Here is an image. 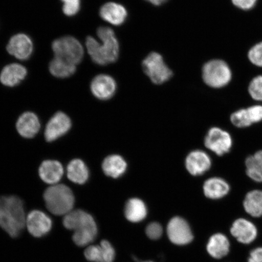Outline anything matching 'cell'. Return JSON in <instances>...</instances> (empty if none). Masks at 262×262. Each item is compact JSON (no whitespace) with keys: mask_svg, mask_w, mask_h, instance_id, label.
I'll list each match as a JSON object with an SVG mask.
<instances>
[{"mask_svg":"<svg viewBox=\"0 0 262 262\" xmlns=\"http://www.w3.org/2000/svg\"><path fill=\"white\" fill-rule=\"evenodd\" d=\"M97 35L101 43L92 37H87L86 40L92 60L101 66L114 63L119 58L120 47L114 31L110 28L100 27L98 29Z\"/></svg>","mask_w":262,"mask_h":262,"instance_id":"obj_1","label":"cell"},{"mask_svg":"<svg viewBox=\"0 0 262 262\" xmlns=\"http://www.w3.org/2000/svg\"><path fill=\"white\" fill-rule=\"evenodd\" d=\"M26 217L24 202L14 195L0 196V227L12 238L21 233Z\"/></svg>","mask_w":262,"mask_h":262,"instance_id":"obj_2","label":"cell"},{"mask_svg":"<svg viewBox=\"0 0 262 262\" xmlns=\"http://www.w3.org/2000/svg\"><path fill=\"white\" fill-rule=\"evenodd\" d=\"M64 227L74 231L73 240L78 247H84L96 239L98 229L93 216L81 209L72 211L65 215Z\"/></svg>","mask_w":262,"mask_h":262,"instance_id":"obj_3","label":"cell"},{"mask_svg":"<svg viewBox=\"0 0 262 262\" xmlns=\"http://www.w3.org/2000/svg\"><path fill=\"white\" fill-rule=\"evenodd\" d=\"M43 198L48 210L56 215H67L73 211L75 198L73 191L68 186L54 185L44 192Z\"/></svg>","mask_w":262,"mask_h":262,"instance_id":"obj_4","label":"cell"},{"mask_svg":"<svg viewBox=\"0 0 262 262\" xmlns=\"http://www.w3.org/2000/svg\"><path fill=\"white\" fill-rule=\"evenodd\" d=\"M231 71L228 65L221 60L208 62L202 70V77L208 86L220 88L226 86L231 79Z\"/></svg>","mask_w":262,"mask_h":262,"instance_id":"obj_5","label":"cell"},{"mask_svg":"<svg viewBox=\"0 0 262 262\" xmlns=\"http://www.w3.org/2000/svg\"><path fill=\"white\" fill-rule=\"evenodd\" d=\"M52 48L55 57L75 65L79 64L83 57V47L79 41L71 36L57 39L52 43Z\"/></svg>","mask_w":262,"mask_h":262,"instance_id":"obj_6","label":"cell"},{"mask_svg":"<svg viewBox=\"0 0 262 262\" xmlns=\"http://www.w3.org/2000/svg\"><path fill=\"white\" fill-rule=\"evenodd\" d=\"M144 72L153 83L162 84L172 77V71L164 62L161 55L151 52L142 62Z\"/></svg>","mask_w":262,"mask_h":262,"instance_id":"obj_7","label":"cell"},{"mask_svg":"<svg viewBox=\"0 0 262 262\" xmlns=\"http://www.w3.org/2000/svg\"><path fill=\"white\" fill-rule=\"evenodd\" d=\"M229 234L238 243L250 245L254 243L258 235V229L253 220L241 217L232 222Z\"/></svg>","mask_w":262,"mask_h":262,"instance_id":"obj_8","label":"cell"},{"mask_svg":"<svg viewBox=\"0 0 262 262\" xmlns=\"http://www.w3.org/2000/svg\"><path fill=\"white\" fill-rule=\"evenodd\" d=\"M205 145L212 152L222 156L230 151L232 146V139L227 131L220 127H213L206 134Z\"/></svg>","mask_w":262,"mask_h":262,"instance_id":"obj_9","label":"cell"},{"mask_svg":"<svg viewBox=\"0 0 262 262\" xmlns=\"http://www.w3.org/2000/svg\"><path fill=\"white\" fill-rule=\"evenodd\" d=\"M167 234L173 244L185 245L191 243L192 232L187 222L180 217H175L168 223Z\"/></svg>","mask_w":262,"mask_h":262,"instance_id":"obj_10","label":"cell"},{"mask_svg":"<svg viewBox=\"0 0 262 262\" xmlns=\"http://www.w3.org/2000/svg\"><path fill=\"white\" fill-rule=\"evenodd\" d=\"M26 225L32 236L40 238L47 235L52 228V221L45 212L34 210L26 217Z\"/></svg>","mask_w":262,"mask_h":262,"instance_id":"obj_11","label":"cell"},{"mask_svg":"<svg viewBox=\"0 0 262 262\" xmlns=\"http://www.w3.org/2000/svg\"><path fill=\"white\" fill-rule=\"evenodd\" d=\"M71 120L67 114L58 112L51 118L46 126L45 137L48 142L63 136L71 129Z\"/></svg>","mask_w":262,"mask_h":262,"instance_id":"obj_12","label":"cell"},{"mask_svg":"<svg viewBox=\"0 0 262 262\" xmlns=\"http://www.w3.org/2000/svg\"><path fill=\"white\" fill-rule=\"evenodd\" d=\"M117 90L116 81L112 77L106 74L97 75L91 84L92 93L98 99L107 100L112 98Z\"/></svg>","mask_w":262,"mask_h":262,"instance_id":"obj_13","label":"cell"},{"mask_svg":"<svg viewBox=\"0 0 262 262\" xmlns=\"http://www.w3.org/2000/svg\"><path fill=\"white\" fill-rule=\"evenodd\" d=\"M231 122L239 128L250 126L262 121V106L255 105L235 111L230 117Z\"/></svg>","mask_w":262,"mask_h":262,"instance_id":"obj_14","label":"cell"},{"mask_svg":"<svg viewBox=\"0 0 262 262\" xmlns=\"http://www.w3.org/2000/svg\"><path fill=\"white\" fill-rule=\"evenodd\" d=\"M231 243L228 235L217 232L211 235L206 245V250L215 260L224 259L230 253Z\"/></svg>","mask_w":262,"mask_h":262,"instance_id":"obj_15","label":"cell"},{"mask_svg":"<svg viewBox=\"0 0 262 262\" xmlns=\"http://www.w3.org/2000/svg\"><path fill=\"white\" fill-rule=\"evenodd\" d=\"M33 49L34 46L31 39L24 34L13 36L7 46L9 54L20 60H27L30 57Z\"/></svg>","mask_w":262,"mask_h":262,"instance_id":"obj_16","label":"cell"},{"mask_svg":"<svg viewBox=\"0 0 262 262\" xmlns=\"http://www.w3.org/2000/svg\"><path fill=\"white\" fill-rule=\"evenodd\" d=\"M186 168L192 176H201L209 171L211 166L210 157L201 150L190 152L185 160Z\"/></svg>","mask_w":262,"mask_h":262,"instance_id":"obj_17","label":"cell"},{"mask_svg":"<svg viewBox=\"0 0 262 262\" xmlns=\"http://www.w3.org/2000/svg\"><path fill=\"white\" fill-rule=\"evenodd\" d=\"M85 257L92 262H113L116 253L113 246L107 241H102L100 245L90 246L84 251Z\"/></svg>","mask_w":262,"mask_h":262,"instance_id":"obj_18","label":"cell"},{"mask_svg":"<svg viewBox=\"0 0 262 262\" xmlns=\"http://www.w3.org/2000/svg\"><path fill=\"white\" fill-rule=\"evenodd\" d=\"M40 123L34 113L26 112L19 116L16 127L19 135L26 139L34 137L40 129Z\"/></svg>","mask_w":262,"mask_h":262,"instance_id":"obj_19","label":"cell"},{"mask_svg":"<svg viewBox=\"0 0 262 262\" xmlns=\"http://www.w3.org/2000/svg\"><path fill=\"white\" fill-rule=\"evenodd\" d=\"M100 15L104 21L114 26H120L126 20L127 12L125 8L119 3L109 2L100 10Z\"/></svg>","mask_w":262,"mask_h":262,"instance_id":"obj_20","label":"cell"},{"mask_svg":"<svg viewBox=\"0 0 262 262\" xmlns=\"http://www.w3.org/2000/svg\"><path fill=\"white\" fill-rule=\"evenodd\" d=\"M63 173V166L57 160H45L39 168L41 179L49 185H56L61 179Z\"/></svg>","mask_w":262,"mask_h":262,"instance_id":"obj_21","label":"cell"},{"mask_svg":"<svg viewBox=\"0 0 262 262\" xmlns=\"http://www.w3.org/2000/svg\"><path fill=\"white\" fill-rule=\"evenodd\" d=\"M26 68L19 64H10L4 68L0 74V81L5 86L14 87L20 83L27 75Z\"/></svg>","mask_w":262,"mask_h":262,"instance_id":"obj_22","label":"cell"},{"mask_svg":"<svg viewBox=\"0 0 262 262\" xmlns=\"http://www.w3.org/2000/svg\"><path fill=\"white\" fill-rule=\"evenodd\" d=\"M203 189L206 198L217 200L224 198L228 194L230 191V186L224 179L212 178L206 180Z\"/></svg>","mask_w":262,"mask_h":262,"instance_id":"obj_23","label":"cell"},{"mask_svg":"<svg viewBox=\"0 0 262 262\" xmlns=\"http://www.w3.org/2000/svg\"><path fill=\"white\" fill-rule=\"evenodd\" d=\"M243 208L247 215L253 219L262 217V191L252 190L245 195Z\"/></svg>","mask_w":262,"mask_h":262,"instance_id":"obj_24","label":"cell"},{"mask_svg":"<svg viewBox=\"0 0 262 262\" xmlns=\"http://www.w3.org/2000/svg\"><path fill=\"white\" fill-rule=\"evenodd\" d=\"M127 169V163L122 156L117 155L106 157L102 163L104 174L110 178L117 179L124 174Z\"/></svg>","mask_w":262,"mask_h":262,"instance_id":"obj_25","label":"cell"},{"mask_svg":"<svg viewBox=\"0 0 262 262\" xmlns=\"http://www.w3.org/2000/svg\"><path fill=\"white\" fill-rule=\"evenodd\" d=\"M124 215L130 222L138 223L144 220L147 215L145 203L138 198H132L127 202L124 207Z\"/></svg>","mask_w":262,"mask_h":262,"instance_id":"obj_26","label":"cell"},{"mask_svg":"<svg viewBox=\"0 0 262 262\" xmlns=\"http://www.w3.org/2000/svg\"><path fill=\"white\" fill-rule=\"evenodd\" d=\"M89 170L80 159H74L67 166L68 178L76 184L83 185L89 179Z\"/></svg>","mask_w":262,"mask_h":262,"instance_id":"obj_27","label":"cell"},{"mask_svg":"<svg viewBox=\"0 0 262 262\" xmlns=\"http://www.w3.org/2000/svg\"><path fill=\"white\" fill-rule=\"evenodd\" d=\"M246 173L257 183H262V150H258L245 160Z\"/></svg>","mask_w":262,"mask_h":262,"instance_id":"obj_28","label":"cell"},{"mask_svg":"<svg viewBox=\"0 0 262 262\" xmlns=\"http://www.w3.org/2000/svg\"><path fill=\"white\" fill-rule=\"evenodd\" d=\"M49 71L54 77L60 78H68L76 71V65L60 58L55 57L49 64Z\"/></svg>","mask_w":262,"mask_h":262,"instance_id":"obj_29","label":"cell"},{"mask_svg":"<svg viewBox=\"0 0 262 262\" xmlns=\"http://www.w3.org/2000/svg\"><path fill=\"white\" fill-rule=\"evenodd\" d=\"M248 91L253 99L262 101V76H258L252 80Z\"/></svg>","mask_w":262,"mask_h":262,"instance_id":"obj_30","label":"cell"},{"mask_svg":"<svg viewBox=\"0 0 262 262\" xmlns=\"http://www.w3.org/2000/svg\"><path fill=\"white\" fill-rule=\"evenodd\" d=\"M63 2V11L66 15H76L80 8V0H61Z\"/></svg>","mask_w":262,"mask_h":262,"instance_id":"obj_31","label":"cell"},{"mask_svg":"<svg viewBox=\"0 0 262 262\" xmlns=\"http://www.w3.org/2000/svg\"><path fill=\"white\" fill-rule=\"evenodd\" d=\"M147 236L152 240H157L161 237L163 234V228L159 223H150L146 228Z\"/></svg>","mask_w":262,"mask_h":262,"instance_id":"obj_32","label":"cell"},{"mask_svg":"<svg viewBox=\"0 0 262 262\" xmlns=\"http://www.w3.org/2000/svg\"><path fill=\"white\" fill-rule=\"evenodd\" d=\"M248 57L253 64L262 67V42L251 49L248 53Z\"/></svg>","mask_w":262,"mask_h":262,"instance_id":"obj_33","label":"cell"},{"mask_svg":"<svg viewBox=\"0 0 262 262\" xmlns=\"http://www.w3.org/2000/svg\"><path fill=\"white\" fill-rule=\"evenodd\" d=\"M247 262H262V247L258 246L251 249Z\"/></svg>","mask_w":262,"mask_h":262,"instance_id":"obj_34","label":"cell"},{"mask_svg":"<svg viewBox=\"0 0 262 262\" xmlns=\"http://www.w3.org/2000/svg\"><path fill=\"white\" fill-rule=\"evenodd\" d=\"M257 0H232V2L237 7L245 9L248 10L253 7L256 3Z\"/></svg>","mask_w":262,"mask_h":262,"instance_id":"obj_35","label":"cell"},{"mask_svg":"<svg viewBox=\"0 0 262 262\" xmlns=\"http://www.w3.org/2000/svg\"><path fill=\"white\" fill-rule=\"evenodd\" d=\"M145 1L150 3L153 5L160 6L165 4L169 0H145Z\"/></svg>","mask_w":262,"mask_h":262,"instance_id":"obj_36","label":"cell"},{"mask_svg":"<svg viewBox=\"0 0 262 262\" xmlns=\"http://www.w3.org/2000/svg\"><path fill=\"white\" fill-rule=\"evenodd\" d=\"M138 261V260H137ZM139 262H154V261H138Z\"/></svg>","mask_w":262,"mask_h":262,"instance_id":"obj_37","label":"cell"}]
</instances>
